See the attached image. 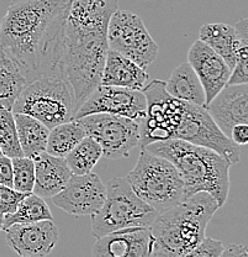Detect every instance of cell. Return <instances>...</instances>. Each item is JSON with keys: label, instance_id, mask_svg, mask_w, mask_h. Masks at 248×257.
<instances>
[{"label": "cell", "instance_id": "obj_34", "mask_svg": "<svg viewBox=\"0 0 248 257\" xmlns=\"http://www.w3.org/2000/svg\"><path fill=\"white\" fill-rule=\"evenodd\" d=\"M230 139L238 146L246 145L248 143V124H238L232 127Z\"/></svg>", "mask_w": 248, "mask_h": 257}, {"label": "cell", "instance_id": "obj_28", "mask_svg": "<svg viewBox=\"0 0 248 257\" xmlns=\"http://www.w3.org/2000/svg\"><path fill=\"white\" fill-rule=\"evenodd\" d=\"M234 30L238 40L236 63L232 68L227 85L246 84L248 82V20L242 19L236 24Z\"/></svg>", "mask_w": 248, "mask_h": 257}, {"label": "cell", "instance_id": "obj_7", "mask_svg": "<svg viewBox=\"0 0 248 257\" xmlns=\"http://www.w3.org/2000/svg\"><path fill=\"white\" fill-rule=\"evenodd\" d=\"M105 187V202L92 216L93 236L99 239L126 227L151 226L158 213L136 195L124 177L110 179Z\"/></svg>", "mask_w": 248, "mask_h": 257}, {"label": "cell", "instance_id": "obj_36", "mask_svg": "<svg viewBox=\"0 0 248 257\" xmlns=\"http://www.w3.org/2000/svg\"><path fill=\"white\" fill-rule=\"evenodd\" d=\"M3 226H4V215L0 213V231L3 230Z\"/></svg>", "mask_w": 248, "mask_h": 257}, {"label": "cell", "instance_id": "obj_29", "mask_svg": "<svg viewBox=\"0 0 248 257\" xmlns=\"http://www.w3.org/2000/svg\"><path fill=\"white\" fill-rule=\"evenodd\" d=\"M0 152L9 159L24 156L12 110L0 106Z\"/></svg>", "mask_w": 248, "mask_h": 257}, {"label": "cell", "instance_id": "obj_23", "mask_svg": "<svg viewBox=\"0 0 248 257\" xmlns=\"http://www.w3.org/2000/svg\"><path fill=\"white\" fill-rule=\"evenodd\" d=\"M199 40L215 51L232 69L236 63L238 40L234 26L225 23L205 24L200 29Z\"/></svg>", "mask_w": 248, "mask_h": 257}, {"label": "cell", "instance_id": "obj_32", "mask_svg": "<svg viewBox=\"0 0 248 257\" xmlns=\"http://www.w3.org/2000/svg\"><path fill=\"white\" fill-rule=\"evenodd\" d=\"M223 248V243L221 241L205 237L204 241L196 246L193 251L184 257H217Z\"/></svg>", "mask_w": 248, "mask_h": 257}, {"label": "cell", "instance_id": "obj_35", "mask_svg": "<svg viewBox=\"0 0 248 257\" xmlns=\"http://www.w3.org/2000/svg\"><path fill=\"white\" fill-rule=\"evenodd\" d=\"M217 257H248L247 248L242 245H231L223 246L222 251Z\"/></svg>", "mask_w": 248, "mask_h": 257}, {"label": "cell", "instance_id": "obj_10", "mask_svg": "<svg viewBox=\"0 0 248 257\" xmlns=\"http://www.w3.org/2000/svg\"><path fill=\"white\" fill-rule=\"evenodd\" d=\"M173 139L214 150L232 165L239 162V146L218 128L204 106L184 101L183 110Z\"/></svg>", "mask_w": 248, "mask_h": 257}, {"label": "cell", "instance_id": "obj_16", "mask_svg": "<svg viewBox=\"0 0 248 257\" xmlns=\"http://www.w3.org/2000/svg\"><path fill=\"white\" fill-rule=\"evenodd\" d=\"M92 257H152L149 227H126L99 237Z\"/></svg>", "mask_w": 248, "mask_h": 257}, {"label": "cell", "instance_id": "obj_12", "mask_svg": "<svg viewBox=\"0 0 248 257\" xmlns=\"http://www.w3.org/2000/svg\"><path fill=\"white\" fill-rule=\"evenodd\" d=\"M147 101L142 90L113 85H98L76 112L74 120L92 114H110L140 122L145 117Z\"/></svg>", "mask_w": 248, "mask_h": 257}, {"label": "cell", "instance_id": "obj_22", "mask_svg": "<svg viewBox=\"0 0 248 257\" xmlns=\"http://www.w3.org/2000/svg\"><path fill=\"white\" fill-rule=\"evenodd\" d=\"M28 84L29 80L20 64L0 46V106L12 110Z\"/></svg>", "mask_w": 248, "mask_h": 257}, {"label": "cell", "instance_id": "obj_5", "mask_svg": "<svg viewBox=\"0 0 248 257\" xmlns=\"http://www.w3.org/2000/svg\"><path fill=\"white\" fill-rule=\"evenodd\" d=\"M125 179L136 195L158 214L186 199L184 181L175 166L145 149Z\"/></svg>", "mask_w": 248, "mask_h": 257}, {"label": "cell", "instance_id": "obj_2", "mask_svg": "<svg viewBox=\"0 0 248 257\" xmlns=\"http://www.w3.org/2000/svg\"><path fill=\"white\" fill-rule=\"evenodd\" d=\"M220 209L211 194L199 192L157 215L149 226L152 257H184L204 241L206 227Z\"/></svg>", "mask_w": 248, "mask_h": 257}, {"label": "cell", "instance_id": "obj_15", "mask_svg": "<svg viewBox=\"0 0 248 257\" xmlns=\"http://www.w3.org/2000/svg\"><path fill=\"white\" fill-rule=\"evenodd\" d=\"M188 62L201 82L206 106L227 85L232 69L221 56L199 39L189 50Z\"/></svg>", "mask_w": 248, "mask_h": 257}, {"label": "cell", "instance_id": "obj_31", "mask_svg": "<svg viewBox=\"0 0 248 257\" xmlns=\"http://www.w3.org/2000/svg\"><path fill=\"white\" fill-rule=\"evenodd\" d=\"M28 193H20L12 187L0 184V213L3 215L12 214L17 210L18 204Z\"/></svg>", "mask_w": 248, "mask_h": 257}, {"label": "cell", "instance_id": "obj_6", "mask_svg": "<svg viewBox=\"0 0 248 257\" xmlns=\"http://www.w3.org/2000/svg\"><path fill=\"white\" fill-rule=\"evenodd\" d=\"M13 114H25L47 128L74 120L76 98L71 84L61 74H50L31 80L19 95Z\"/></svg>", "mask_w": 248, "mask_h": 257}, {"label": "cell", "instance_id": "obj_17", "mask_svg": "<svg viewBox=\"0 0 248 257\" xmlns=\"http://www.w3.org/2000/svg\"><path fill=\"white\" fill-rule=\"evenodd\" d=\"M218 128L230 138L232 127L248 124V85H226L217 95L204 106Z\"/></svg>", "mask_w": 248, "mask_h": 257}, {"label": "cell", "instance_id": "obj_14", "mask_svg": "<svg viewBox=\"0 0 248 257\" xmlns=\"http://www.w3.org/2000/svg\"><path fill=\"white\" fill-rule=\"evenodd\" d=\"M5 242L18 257H46L57 245L60 232L52 220L10 225Z\"/></svg>", "mask_w": 248, "mask_h": 257}, {"label": "cell", "instance_id": "obj_26", "mask_svg": "<svg viewBox=\"0 0 248 257\" xmlns=\"http://www.w3.org/2000/svg\"><path fill=\"white\" fill-rule=\"evenodd\" d=\"M42 220H52V213L49 205L46 204L44 198L39 197L35 193H28L19 203L14 213L4 215L3 230L14 224L36 223Z\"/></svg>", "mask_w": 248, "mask_h": 257}, {"label": "cell", "instance_id": "obj_33", "mask_svg": "<svg viewBox=\"0 0 248 257\" xmlns=\"http://www.w3.org/2000/svg\"><path fill=\"white\" fill-rule=\"evenodd\" d=\"M0 184L13 188L12 159L0 155Z\"/></svg>", "mask_w": 248, "mask_h": 257}, {"label": "cell", "instance_id": "obj_4", "mask_svg": "<svg viewBox=\"0 0 248 257\" xmlns=\"http://www.w3.org/2000/svg\"><path fill=\"white\" fill-rule=\"evenodd\" d=\"M108 30L66 24L60 73L71 84L77 110L98 85L108 53Z\"/></svg>", "mask_w": 248, "mask_h": 257}, {"label": "cell", "instance_id": "obj_3", "mask_svg": "<svg viewBox=\"0 0 248 257\" xmlns=\"http://www.w3.org/2000/svg\"><path fill=\"white\" fill-rule=\"evenodd\" d=\"M145 150L170 161L179 171L185 186V197L199 192L211 194L222 208L230 193L231 163L214 150L179 139L157 141Z\"/></svg>", "mask_w": 248, "mask_h": 257}, {"label": "cell", "instance_id": "obj_27", "mask_svg": "<svg viewBox=\"0 0 248 257\" xmlns=\"http://www.w3.org/2000/svg\"><path fill=\"white\" fill-rule=\"evenodd\" d=\"M103 156L100 145L90 136H85L65 157L72 175H87Z\"/></svg>", "mask_w": 248, "mask_h": 257}, {"label": "cell", "instance_id": "obj_21", "mask_svg": "<svg viewBox=\"0 0 248 257\" xmlns=\"http://www.w3.org/2000/svg\"><path fill=\"white\" fill-rule=\"evenodd\" d=\"M165 90L173 98L198 106H205V92L199 77L190 63L179 64L173 71L168 82H165Z\"/></svg>", "mask_w": 248, "mask_h": 257}, {"label": "cell", "instance_id": "obj_1", "mask_svg": "<svg viewBox=\"0 0 248 257\" xmlns=\"http://www.w3.org/2000/svg\"><path fill=\"white\" fill-rule=\"evenodd\" d=\"M71 0H12L0 23V46L25 72L29 83L60 73Z\"/></svg>", "mask_w": 248, "mask_h": 257}, {"label": "cell", "instance_id": "obj_9", "mask_svg": "<svg viewBox=\"0 0 248 257\" xmlns=\"http://www.w3.org/2000/svg\"><path fill=\"white\" fill-rule=\"evenodd\" d=\"M147 109L140 124V147L157 141L172 140L183 110V100L173 98L165 90V82L154 79L145 85Z\"/></svg>", "mask_w": 248, "mask_h": 257}, {"label": "cell", "instance_id": "obj_25", "mask_svg": "<svg viewBox=\"0 0 248 257\" xmlns=\"http://www.w3.org/2000/svg\"><path fill=\"white\" fill-rule=\"evenodd\" d=\"M85 136L87 134L78 120L63 122L50 128L45 151L52 156L65 159Z\"/></svg>", "mask_w": 248, "mask_h": 257}, {"label": "cell", "instance_id": "obj_11", "mask_svg": "<svg viewBox=\"0 0 248 257\" xmlns=\"http://www.w3.org/2000/svg\"><path fill=\"white\" fill-rule=\"evenodd\" d=\"M87 136L100 145L106 159H125L140 145V124L110 114H92L78 119Z\"/></svg>", "mask_w": 248, "mask_h": 257}, {"label": "cell", "instance_id": "obj_8", "mask_svg": "<svg viewBox=\"0 0 248 257\" xmlns=\"http://www.w3.org/2000/svg\"><path fill=\"white\" fill-rule=\"evenodd\" d=\"M106 41L109 50L125 56L143 69L154 62L159 52L142 19L127 10L117 9L111 16Z\"/></svg>", "mask_w": 248, "mask_h": 257}, {"label": "cell", "instance_id": "obj_24", "mask_svg": "<svg viewBox=\"0 0 248 257\" xmlns=\"http://www.w3.org/2000/svg\"><path fill=\"white\" fill-rule=\"evenodd\" d=\"M14 119L19 144L24 156L34 159L36 155L44 152L46 150L50 128L39 120L25 114H14Z\"/></svg>", "mask_w": 248, "mask_h": 257}, {"label": "cell", "instance_id": "obj_30", "mask_svg": "<svg viewBox=\"0 0 248 257\" xmlns=\"http://www.w3.org/2000/svg\"><path fill=\"white\" fill-rule=\"evenodd\" d=\"M13 188L20 193H33L35 183V165L30 157L12 159Z\"/></svg>", "mask_w": 248, "mask_h": 257}, {"label": "cell", "instance_id": "obj_20", "mask_svg": "<svg viewBox=\"0 0 248 257\" xmlns=\"http://www.w3.org/2000/svg\"><path fill=\"white\" fill-rule=\"evenodd\" d=\"M119 9V0H71L67 23L108 30L109 21Z\"/></svg>", "mask_w": 248, "mask_h": 257}, {"label": "cell", "instance_id": "obj_13", "mask_svg": "<svg viewBox=\"0 0 248 257\" xmlns=\"http://www.w3.org/2000/svg\"><path fill=\"white\" fill-rule=\"evenodd\" d=\"M106 198V187L95 173L72 175L66 187L52 197L53 204L74 218L98 213Z\"/></svg>", "mask_w": 248, "mask_h": 257}, {"label": "cell", "instance_id": "obj_37", "mask_svg": "<svg viewBox=\"0 0 248 257\" xmlns=\"http://www.w3.org/2000/svg\"><path fill=\"white\" fill-rule=\"evenodd\" d=\"M0 155H2V152H0Z\"/></svg>", "mask_w": 248, "mask_h": 257}, {"label": "cell", "instance_id": "obj_18", "mask_svg": "<svg viewBox=\"0 0 248 257\" xmlns=\"http://www.w3.org/2000/svg\"><path fill=\"white\" fill-rule=\"evenodd\" d=\"M35 183L33 193L41 198H52L66 187L72 172L63 157H56L46 151L34 157Z\"/></svg>", "mask_w": 248, "mask_h": 257}, {"label": "cell", "instance_id": "obj_19", "mask_svg": "<svg viewBox=\"0 0 248 257\" xmlns=\"http://www.w3.org/2000/svg\"><path fill=\"white\" fill-rule=\"evenodd\" d=\"M148 79L149 76L146 69L115 51L108 50L101 74V85L142 90Z\"/></svg>", "mask_w": 248, "mask_h": 257}]
</instances>
